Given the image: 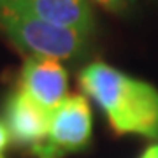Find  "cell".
I'll list each match as a JSON object with an SVG mask.
<instances>
[{
	"label": "cell",
	"mask_w": 158,
	"mask_h": 158,
	"mask_svg": "<svg viewBox=\"0 0 158 158\" xmlns=\"http://www.w3.org/2000/svg\"><path fill=\"white\" fill-rule=\"evenodd\" d=\"M79 88L106 114L116 135L137 134L158 139V90L104 62L88 63L77 74Z\"/></svg>",
	"instance_id": "1"
},
{
	"label": "cell",
	"mask_w": 158,
	"mask_h": 158,
	"mask_svg": "<svg viewBox=\"0 0 158 158\" xmlns=\"http://www.w3.org/2000/svg\"><path fill=\"white\" fill-rule=\"evenodd\" d=\"M0 28L19 49L58 62L83 56L91 37L81 30L7 11H0Z\"/></svg>",
	"instance_id": "2"
},
{
	"label": "cell",
	"mask_w": 158,
	"mask_h": 158,
	"mask_svg": "<svg viewBox=\"0 0 158 158\" xmlns=\"http://www.w3.org/2000/svg\"><path fill=\"white\" fill-rule=\"evenodd\" d=\"M91 141V107L85 95H67L51 113L49 132L44 142L32 149L37 158H63L81 151Z\"/></svg>",
	"instance_id": "3"
},
{
	"label": "cell",
	"mask_w": 158,
	"mask_h": 158,
	"mask_svg": "<svg viewBox=\"0 0 158 158\" xmlns=\"http://www.w3.org/2000/svg\"><path fill=\"white\" fill-rule=\"evenodd\" d=\"M18 90L53 113L67 98L69 74L58 60L30 56L21 67Z\"/></svg>",
	"instance_id": "4"
},
{
	"label": "cell",
	"mask_w": 158,
	"mask_h": 158,
	"mask_svg": "<svg viewBox=\"0 0 158 158\" xmlns=\"http://www.w3.org/2000/svg\"><path fill=\"white\" fill-rule=\"evenodd\" d=\"M0 11L32 16L90 35L95 30V16L88 0H0Z\"/></svg>",
	"instance_id": "5"
},
{
	"label": "cell",
	"mask_w": 158,
	"mask_h": 158,
	"mask_svg": "<svg viewBox=\"0 0 158 158\" xmlns=\"http://www.w3.org/2000/svg\"><path fill=\"white\" fill-rule=\"evenodd\" d=\"M6 127L11 141L30 151L46 141L49 132L51 113L21 90L12 91L6 102Z\"/></svg>",
	"instance_id": "6"
},
{
	"label": "cell",
	"mask_w": 158,
	"mask_h": 158,
	"mask_svg": "<svg viewBox=\"0 0 158 158\" xmlns=\"http://www.w3.org/2000/svg\"><path fill=\"white\" fill-rule=\"evenodd\" d=\"M90 4H95L102 11L111 12V14H123L132 7L134 0H88Z\"/></svg>",
	"instance_id": "7"
},
{
	"label": "cell",
	"mask_w": 158,
	"mask_h": 158,
	"mask_svg": "<svg viewBox=\"0 0 158 158\" xmlns=\"http://www.w3.org/2000/svg\"><path fill=\"white\" fill-rule=\"evenodd\" d=\"M11 142V135H9V130H7L6 123L0 121V158H4L6 155V149Z\"/></svg>",
	"instance_id": "8"
},
{
	"label": "cell",
	"mask_w": 158,
	"mask_h": 158,
	"mask_svg": "<svg viewBox=\"0 0 158 158\" xmlns=\"http://www.w3.org/2000/svg\"><path fill=\"white\" fill-rule=\"evenodd\" d=\"M141 158H158V144H156V146L148 148L146 153H144Z\"/></svg>",
	"instance_id": "9"
}]
</instances>
